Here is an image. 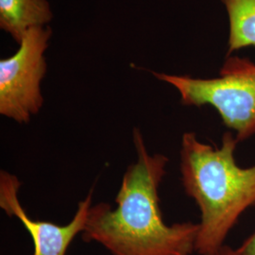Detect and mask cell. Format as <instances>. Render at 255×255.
<instances>
[{
    "mask_svg": "<svg viewBox=\"0 0 255 255\" xmlns=\"http://www.w3.org/2000/svg\"><path fill=\"white\" fill-rule=\"evenodd\" d=\"M136 150L116 197L117 208L105 202L92 205L82 237L96 242L111 255H191L196 252L199 223L167 225L160 208L159 186L168 158L150 154L138 128L132 129Z\"/></svg>",
    "mask_w": 255,
    "mask_h": 255,
    "instance_id": "6da1fadb",
    "label": "cell"
},
{
    "mask_svg": "<svg viewBox=\"0 0 255 255\" xmlns=\"http://www.w3.org/2000/svg\"><path fill=\"white\" fill-rule=\"evenodd\" d=\"M237 137L226 131L221 146L199 140L193 131L182 134L180 170L185 194L201 212L196 252L206 255L224 246L240 217L255 206V164H237Z\"/></svg>",
    "mask_w": 255,
    "mask_h": 255,
    "instance_id": "7a4b0ae2",
    "label": "cell"
},
{
    "mask_svg": "<svg viewBox=\"0 0 255 255\" xmlns=\"http://www.w3.org/2000/svg\"><path fill=\"white\" fill-rule=\"evenodd\" d=\"M174 87L181 103L188 107L211 106L238 142L255 135V63L249 58L227 55L219 75L201 79L188 75L152 72Z\"/></svg>",
    "mask_w": 255,
    "mask_h": 255,
    "instance_id": "3957f363",
    "label": "cell"
},
{
    "mask_svg": "<svg viewBox=\"0 0 255 255\" xmlns=\"http://www.w3.org/2000/svg\"><path fill=\"white\" fill-rule=\"evenodd\" d=\"M52 29L34 27L18 44L14 54L0 60V115L27 124L43 108L42 82L47 71L46 52Z\"/></svg>",
    "mask_w": 255,
    "mask_h": 255,
    "instance_id": "277c9868",
    "label": "cell"
},
{
    "mask_svg": "<svg viewBox=\"0 0 255 255\" xmlns=\"http://www.w3.org/2000/svg\"><path fill=\"white\" fill-rule=\"evenodd\" d=\"M22 182L5 170L0 171V208L9 217L18 219L33 242L32 255H66L74 239L85 229L92 206L91 189L84 200L79 202L73 219L66 225L31 219L19 201Z\"/></svg>",
    "mask_w": 255,
    "mask_h": 255,
    "instance_id": "5b68a950",
    "label": "cell"
},
{
    "mask_svg": "<svg viewBox=\"0 0 255 255\" xmlns=\"http://www.w3.org/2000/svg\"><path fill=\"white\" fill-rule=\"evenodd\" d=\"M53 17L48 0H0V28L17 44L28 30L49 26Z\"/></svg>",
    "mask_w": 255,
    "mask_h": 255,
    "instance_id": "8992f818",
    "label": "cell"
},
{
    "mask_svg": "<svg viewBox=\"0 0 255 255\" xmlns=\"http://www.w3.org/2000/svg\"><path fill=\"white\" fill-rule=\"evenodd\" d=\"M229 20L228 53L255 46V0H220Z\"/></svg>",
    "mask_w": 255,
    "mask_h": 255,
    "instance_id": "52a82bcc",
    "label": "cell"
},
{
    "mask_svg": "<svg viewBox=\"0 0 255 255\" xmlns=\"http://www.w3.org/2000/svg\"><path fill=\"white\" fill-rule=\"evenodd\" d=\"M237 250L243 255H255V232Z\"/></svg>",
    "mask_w": 255,
    "mask_h": 255,
    "instance_id": "ba28073f",
    "label": "cell"
},
{
    "mask_svg": "<svg viewBox=\"0 0 255 255\" xmlns=\"http://www.w3.org/2000/svg\"><path fill=\"white\" fill-rule=\"evenodd\" d=\"M243 255L238 250H235V249H232L231 247L224 246L219 248V250L215 251V252H212L209 254H206V255Z\"/></svg>",
    "mask_w": 255,
    "mask_h": 255,
    "instance_id": "9c48e42d",
    "label": "cell"
}]
</instances>
